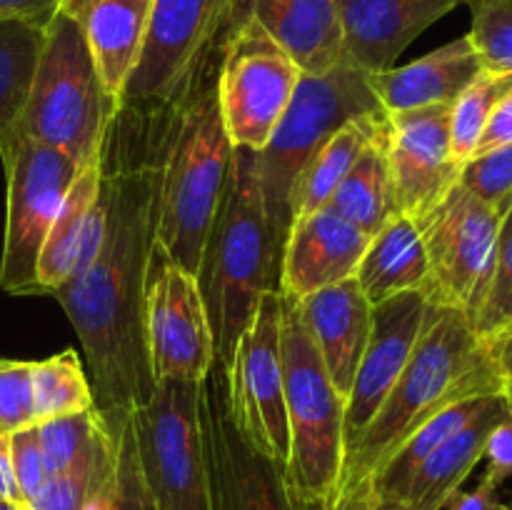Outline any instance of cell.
<instances>
[{"label":"cell","mask_w":512,"mask_h":510,"mask_svg":"<svg viewBox=\"0 0 512 510\" xmlns=\"http://www.w3.org/2000/svg\"><path fill=\"white\" fill-rule=\"evenodd\" d=\"M173 113L115 110L100 148L108 195L103 245L83 275L53 293L83 345L95 408L105 420H128L155 388L145 350V278L155 245L160 155Z\"/></svg>","instance_id":"6da1fadb"},{"label":"cell","mask_w":512,"mask_h":510,"mask_svg":"<svg viewBox=\"0 0 512 510\" xmlns=\"http://www.w3.org/2000/svg\"><path fill=\"white\" fill-rule=\"evenodd\" d=\"M503 393L490 350L463 313L430 303L408 365L373 423L345 450L335 493L373 480L390 455L440 410L480 395Z\"/></svg>","instance_id":"7a4b0ae2"},{"label":"cell","mask_w":512,"mask_h":510,"mask_svg":"<svg viewBox=\"0 0 512 510\" xmlns=\"http://www.w3.org/2000/svg\"><path fill=\"white\" fill-rule=\"evenodd\" d=\"M195 278L208 308L215 358L228 368L260 300L280 293V260L270 238L255 150H233L228 185Z\"/></svg>","instance_id":"3957f363"},{"label":"cell","mask_w":512,"mask_h":510,"mask_svg":"<svg viewBox=\"0 0 512 510\" xmlns=\"http://www.w3.org/2000/svg\"><path fill=\"white\" fill-rule=\"evenodd\" d=\"M215 78L218 68L175 105L158 170L155 243L193 275H198L235 150Z\"/></svg>","instance_id":"277c9868"},{"label":"cell","mask_w":512,"mask_h":510,"mask_svg":"<svg viewBox=\"0 0 512 510\" xmlns=\"http://www.w3.org/2000/svg\"><path fill=\"white\" fill-rule=\"evenodd\" d=\"M118 103L95 68L78 15L63 5L45 23V40L18 133L60 150L83 168L103 148Z\"/></svg>","instance_id":"5b68a950"},{"label":"cell","mask_w":512,"mask_h":510,"mask_svg":"<svg viewBox=\"0 0 512 510\" xmlns=\"http://www.w3.org/2000/svg\"><path fill=\"white\" fill-rule=\"evenodd\" d=\"M280 350L290 435L285 475L305 510H323L343 473L345 398L305 330L298 303L288 295H280Z\"/></svg>","instance_id":"8992f818"},{"label":"cell","mask_w":512,"mask_h":510,"mask_svg":"<svg viewBox=\"0 0 512 510\" xmlns=\"http://www.w3.org/2000/svg\"><path fill=\"white\" fill-rule=\"evenodd\" d=\"M375 113L385 110L375 98L370 75L363 70L338 63L328 73L300 75L273 138L263 150H255V170L278 260L283 258V245L293 225L290 193L300 170L340 125Z\"/></svg>","instance_id":"52a82bcc"},{"label":"cell","mask_w":512,"mask_h":510,"mask_svg":"<svg viewBox=\"0 0 512 510\" xmlns=\"http://www.w3.org/2000/svg\"><path fill=\"white\" fill-rule=\"evenodd\" d=\"M240 0H153L140 55L118 108L153 115L170 110L213 73Z\"/></svg>","instance_id":"ba28073f"},{"label":"cell","mask_w":512,"mask_h":510,"mask_svg":"<svg viewBox=\"0 0 512 510\" xmlns=\"http://www.w3.org/2000/svg\"><path fill=\"white\" fill-rule=\"evenodd\" d=\"M130 430L153 510H210L200 383H155L130 413Z\"/></svg>","instance_id":"9c48e42d"},{"label":"cell","mask_w":512,"mask_h":510,"mask_svg":"<svg viewBox=\"0 0 512 510\" xmlns=\"http://www.w3.org/2000/svg\"><path fill=\"white\" fill-rule=\"evenodd\" d=\"M0 160L8 185L0 288L10 295H43L38 285L40 250L80 165L25 135L0 145Z\"/></svg>","instance_id":"30bf717a"},{"label":"cell","mask_w":512,"mask_h":510,"mask_svg":"<svg viewBox=\"0 0 512 510\" xmlns=\"http://www.w3.org/2000/svg\"><path fill=\"white\" fill-rule=\"evenodd\" d=\"M303 70L240 3L218 65V100L235 148L263 150L293 100Z\"/></svg>","instance_id":"8fae6325"},{"label":"cell","mask_w":512,"mask_h":510,"mask_svg":"<svg viewBox=\"0 0 512 510\" xmlns=\"http://www.w3.org/2000/svg\"><path fill=\"white\" fill-rule=\"evenodd\" d=\"M503 215V210L455 183L448 195L415 223L428 255L425 298L438 308L458 310L470 325L485 300Z\"/></svg>","instance_id":"7c38bea8"},{"label":"cell","mask_w":512,"mask_h":510,"mask_svg":"<svg viewBox=\"0 0 512 510\" xmlns=\"http://www.w3.org/2000/svg\"><path fill=\"white\" fill-rule=\"evenodd\" d=\"M145 350L155 383H203L215 368V340L198 278L158 243L145 278Z\"/></svg>","instance_id":"4fadbf2b"},{"label":"cell","mask_w":512,"mask_h":510,"mask_svg":"<svg viewBox=\"0 0 512 510\" xmlns=\"http://www.w3.org/2000/svg\"><path fill=\"white\" fill-rule=\"evenodd\" d=\"M225 383L230 413L243 438L285 470L290 435L280 350V293H268L260 300L225 368Z\"/></svg>","instance_id":"5bb4252c"},{"label":"cell","mask_w":512,"mask_h":510,"mask_svg":"<svg viewBox=\"0 0 512 510\" xmlns=\"http://www.w3.org/2000/svg\"><path fill=\"white\" fill-rule=\"evenodd\" d=\"M200 418L208 448L210 510H305L285 470L248 443L235 425L220 363L200 383Z\"/></svg>","instance_id":"9a60e30c"},{"label":"cell","mask_w":512,"mask_h":510,"mask_svg":"<svg viewBox=\"0 0 512 510\" xmlns=\"http://www.w3.org/2000/svg\"><path fill=\"white\" fill-rule=\"evenodd\" d=\"M450 108L428 105L385 118L383 148L395 208L413 223L423 220L460 178L463 165L453 155Z\"/></svg>","instance_id":"2e32d148"},{"label":"cell","mask_w":512,"mask_h":510,"mask_svg":"<svg viewBox=\"0 0 512 510\" xmlns=\"http://www.w3.org/2000/svg\"><path fill=\"white\" fill-rule=\"evenodd\" d=\"M428 310L430 300L425 293H403L373 305L368 345L345 398V450L373 423L395 380L408 365Z\"/></svg>","instance_id":"e0dca14e"},{"label":"cell","mask_w":512,"mask_h":510,"mask_svg":"<svg viewBox=\"0 0 512 510\" xmlns=\"http://www.w3.org/2000/svg\"><path fill=\"white\" fill-rule=\"evenodd\" d=\"M465 0H338L343 63L375 75Z\"/></svg>","instance_id":"ac0fdd59"},{"label":"cell","mask_w":512,"mask_h":510,"mask_svg":"<svg viewBox=\"0 0 512 510\" xmlns=\"http://www.w3.org/2000/svg\"><path fill=\"white\" fill-rule=\"evenodd\" d=\"M370 235L335 213L330 205L293 220L280 258V295H308L355 275Z\"/></svg>","instance_id":"d6986e66"},{"label":"cell","mask_w":512,"mask_h":510,"mask_svg":"<svg viewBox=\"0 0 512 510\" xmlns=\"http://www.w3.org/2000/svg\"><path fill=\"white\" fill-rule=\"evenodd\" d=\"M108 225V195L100 155L78 170L70 183L38 260V285L53 295L88 270L98 255Z\"/></svg>","instance_id":"ffe728a7"},{"label":"cell","mask_w":512,"mask_h":510,"mask_svg":"<svg viewBox=\"0 0 512 510\" xmlns=\"http://www.w3.org/2000/svg\"><path fill=\"white\" fill-rule=\"evenodd\" d=\"M295 303L335 390L348 398L373 328V305L355 278L340 280Z\"/></svg>","instance_id":"44dd1931"},{"label":"cell","mask_w":512,"mask_h":510,"mask_svg":"<svg viewBox=\"0 0 512 510\" xmlns=\"http://www.w3.org/2000/svg\"><path fill=\"white\" fill-rule=\"evenodd\" d=\"M483 73L473 43L463 35L413 63L370 75V85L385 113H403L428 105H453Z\"/></svg>","instance_id":"7402d4cb"},{"label":"cell","mask_w":512,"mask_h":510,"mask_svg":"<svg viewBox=\"0 0 512 510\" xmlns=\"http://www.w3.org/2000/svg\"><path fill=\"white\" fill-rule=\"evenodd\" d=\"M305 75L343 63L338 0H240Z\"/></svg>","instance_id":"603a6c76"},{"label":"cell","mask_w":512,"mask_h":510,"mask_svg":"<svg viewBox=\"0 0 512 510\" xmlns=\"http://www.w3.org/2000/svg\"><path fill=\"white\" fill-rule=\"evenodd\" d=\"M510 400L503 393H493L480 413L468 425L450 435L440 448H435L423 463L415 468L408 488L403 493V503L415 510H443L458 490H463L465 480L483 460L485 443L495 425L508 413Z\"/></svg>","instance_id":"cb8c5ba5"},{"label":"cell","mask_w":512,"mask_h":510,"mask_svg":"<svg viewBox=\"0 0 512 510\" xmlns=\"http://www.w3.org/2000/svg\"><path fill=\"white\" fill-rule=\"evenodd\" d=\"M65 5L78 15L100 80L118 103L140 55L153 0H68Z\"/></svg>","instance_id":"d4e9b609"},{"label":"cell","mask_w":512,"mask_h":510,"mask_svg":"<svg viewBox=\"0 0 512 510\" xmlns=\"http://www.w3.org/2000/svg\"><path fill=\"white\" fill-rule=\"evenodd\" d=\"M353 278L358 280L370 305L385 303L403 293H425L428 255L418 225L395 213L378 233L370 235Z\"/></svg>","instance_id":"484cf974"},{"label":"cell","mask_w":512,"mask_h":510,"mask_svg":"<svg viewBox=\"0 0 512 510\" xmlns=\"http://www.w3.org/2000/svg\"><path fill=\"white\" fill-rule=\"evenodd\" d=\"M128 423V420H125ZM125 423L103 418L83 453L60 473L48 475L30 510H108L118 478V445Z\"/></svg>","instance_id":"4316f807"},{"label":"cell","mask_w":512,"mask_h":510,"mask_svg":"<svg viewBox=\"0 0 512 510\" xmlns=\"http://www.w3.org/2000/svg\"><path fill=\"white\" fill-rule=\"evenodd\" d=\"M385 115L388 113L363 115V118L348 120L315 150L313 158L300 170L298 180L293 185V193H290L293 220L305 218V215L325 208L333 200L335 190L340 188L350 168L358 163L365 148L383 133Z\"/></svg>","instance_id":"83f0119b"},{"label":"cell","mask_w":512,"mask_h":510,"mask_svg":"<svg viewBox=\"0 0 512 510\" xmlns=\"http://www.w3.org/2000/svg\"><path fill=\"white\" fill-rule=\"evenodd\" d=\"M328 205L335 213L343 215L348 223L363 230L365 235H375L398 213L393 198V183H390L388 160H385L383 133L365 148V153L360 155L358 163L345 175V180L335 190L333 200Z\"/></svg>","instance_id":"f1b7e54d"},{"label":"cell","mask_w":512,"mask_h":510,"mask_svg":"<svg viewBox=\"0 0 512 510\" xmlns=\"http://www.w3.org/2000/svg\"><path fill=\"white\" fill-rule=\"evenodd\" d=\"M45 40V23H0V145L15 138Z\"/></svg>","instance_id":"f546056e"},{"label":"cell","mask_w":512,"mask_h":510,"mask_svg":"<svg viewBox=\"0 0 512 510\" xmlns=\"http://www.w3.org/2000/svg\"><path fill=\"white\" fill-rule=\"evenodd\" d=\"M490 395H480V398L460 400V403L450 405V408L440 410L433 418L425 420L398 450L388 458V463L378 470L373 478L375 493L380 500H400L405 488H408L410 478H413L415 468L433 453L435 448L445 443L453 433H458L463 425H468L480 408L485 405Z\"/></svg>","instance_id":"4dcf8cb0"},{"label":"cell","mask_w":512,"mask_h":510,"mask_svg":"<svg viewBox=\"0 0 512 510\" xmlns=\"http://www.w3.org/2000/svg\"><path fill=\"white\" fill-rule=\"evenodd\" d=\"M33 388L38 423L95 408L88 370L73 348L60 350L45 360H35Z\"/></svg>","instance_id":"1f68e13d"},{"label":"cell","mask_w":512,"mask_h":510,"mask_svg":"<svg viewBox=\"0 0 512 510\" xmlns=\"http://www.w3.org/2000/svg\"><path fill=\"white\" fill-rule=\"evenodd\" d=\"M512 88V73H483L450 108V140L460 165L478 150L480 138L493 118L500 100Z\"/></svg>","instance_id":"d6a6232c"},{"label":"cell","mask_w":512,"mask_h":510,"mask_svg":"<svg viewBox=\"0 0 512 510\" xmlns=\"http://www.w3.org/2000/svg\"><path fill=\"white\" fill-rule=\"evenodd\" d=\"M470 43L485 73H512V0H465Z\"/></svg>","instance_id":"836d02e7"},{"label":"cell","mask_w":512,"mask_h":510,"mask_svg":"<svg viewBox=\"0 0 512 510\" xmlns=\"http://www.w3.org/2000/svg\"><path fill=\"white\" fill-rule=\"evenodd\" d=\"M473 328L483 343L512 328V205L500 223L493 273Z\"/></svg>","instance_id":"e575fe53"},{"label":"cell","mask_w":512,"mask_h":510,"mask_svg":"<svg viewBox=\"0 0 512 510\" xmlns=\"http://www.w3.org/2000/svg\"><path fill=\"white\" fill-rule=\"evenodd\" d=\"M100 425H103V415H100L98 408H90L85 413L40 420L35 428H38L40 448H43L48 475H55L68 468L83 453L90 438L98 433Z\"/></svg>","instance_id":"d590c367"},{"label":"cell","mask_w":512,"mask_h":510,"mask_svg":"<svg viewBox=\"0 0 512 510\" xmlns=\"http://www.w3.org/2000/svg\"><path fill=\"white\" fill-rule=\"evenodd\" d=\"M458 183L493 208L508 213L512 205V143L498 145L465 160Z\"/></svg>","instance_id":"8d00e7d4"},{"label":"cell","mask_w":512,"mask_h":510,"mask_svg":"<svg viewBox=\"0 0 512 510\" xmlns=\"http://www.w3.org/2000/svg\"><path fill=\"white\" fill-rule=\"evenodd\" d=\"M33 368L35 360L0 358V433L13 435L38 425Z\"/></svg>","instance_id":"74e56055"},{"label":"cell","mask_w":512,"mask_h":510,"mask_svg":"<svg viewBox=\"0 0 512 510\" xmlns=\"http://www.w3.org/2000/svg\"><path fill=\"white\" fill-rule=\"evenodd\" d=\"M10 460H13V475L15 483H18L20 498L28 505L48 480V468H45L43 448H40L35 425L10 435Z\"/></svg>","instance_id":"f35d334b"},{"label":"cell","mask_w":512,"mask_h":510,"mask_svg":"<svg viewBox=\"0 0 512 510\" xmlns=\"http://www.w3.org/2000/svg\"><path fill=\"white\" fill-rule=\"evenodd\" d=\"M108 510H153L145 490L143 475H140L138 455H135L133 430H130V418L125 423L123 435L118 445V478H115L113 500Z\"/></svg>","instance_id":"ab89813d"},{"label":"cell","mask_w":512,"mask_h":510,"mask_svg":"<svg viewBox=\"0 0 512 510\" xmlns=\"http://www.w3.org/2000/svg\"><path fill=\"white\" fill-rule=\"evenodd\" d=\"M485 473L483 480L493 488H503L508 480H512V403L508 413L503 415L498 425L490 433L485 443Z\"/></svg>","instance_id":"60d3db41"},{"label":"cell","mask_w":512,"mask_h":510,"mask_svg":"<svg viewBox=\"0 0 512 510\" xmlns=\"http://www.w3.org/2000/svg\"><path fill=\"white\" fill-rule=\"evenodd\" d=\"M443 510H512L510 503L500 498V490L480 478L473 490H458Z\"/></svg>","instance_id":"b9f144b4"},{"label":"cell","mask_w":512,"mask_h":510,"mask_svg":"<svg viewBox=\"0 0 512 510\" xmlns=\"http://www.w3.org/2000/svg\"><path fill=\"white\" fill-rule=\"evenodd\" d=\"M68 0H0V23L3 20H38L48 23Z\"/></svg>","instance_id":"7bdbcfd3"},{"label":"cell","mask_w":512,"mask_h":510,"mask_svg":"<svg viewBox=\"0 0 512 510\" xmlns=\"http://www.w3.org/2000/svg\"><path fill=\"white\" fill-rule=\"evenodd\" d=\"M505 143H512V88L508 90V95L500 100L498 108H495L493 118H490L488 128H485L483 138H480L475 155L485 153V150L490 148H498V145Z\"/></svg>","instance_id":"ee69618b"},{"label":"cell","mask_w":512,"mask_h":510,"mask_svg":"<svg viewBox=\"0 0 512 510\" xmlns=\"http://www.w3.org/2000/svg\"><path fill=\"white\" fill-rule=\"evenodd\" d=\"M378 500L373 480H363L353 488L335 493L323 510H378Z\"/></svg>","instance_id":"f6af8a7d"},{"label":"cell","mask_w":512,"mask_h":510,"mask_svg":"<svg viewBox=\"0 0 512 510\" xmlns=\"http://www.w3.org/2000/svg\"><path fill=\"white\" fill-rule=\"evenodd\" d=\"M485 345H488L490 358H493L495 370H498L500 390H503L505 398L512 403V328L500 333L498 338H493Z\"/></svg>","instance_id":"bcb514c9"},{"label":"cell","mask_w":512,"mask_h":510,"mask_svg":"<svg viewBox=\"0 0 512 510\" xmlns=\"http://www.w3.org/2000/svg\"><path fill=\"white\" fill-rule=\"evenodd\" d=\"M0 500L23 503L13 475V460H10V435L5 433H0Z\"/></svg>","instance_id":"7dc6e473"},{"label":"cell","mask_w":512,"mask_h":510,"mask_svg":"<svg viewBox=\"0 0 512 510\" xmlns=\"http://www.w3.org/2000/svg\"><path fill=\"white\" fill-rule=\"evenodd\" d=\"M378 510H415L403 500H378Z\"/></svg>","instance_id":"c3c4849f"},{"label":"cell","mask_w":512,"mask_h":510,"mask_svg":"<svg viewBox=\"0 0 512 510\" xmlns=\"http://www.w3.org/2000/svg\"><path fill=\"white\" fill-rule=\"evenodd\" d=\"M0 510H30L25 503H15V500H0Z\"/></svg>","instance_id":"681fc988"},{"label":"cell","mask_w":512,"mask_h":510,"mask_svg":"<svg viewBox=\"0 0 512 510\" xmlns=\"http://www.w3.org/2000/svg\"><path fill=\"white\" fill-rule=\"evenodd\" d=\"M510 508H512V500H510Z\"/></svg>","instance_id":"f907efd6"}]
</instances>
